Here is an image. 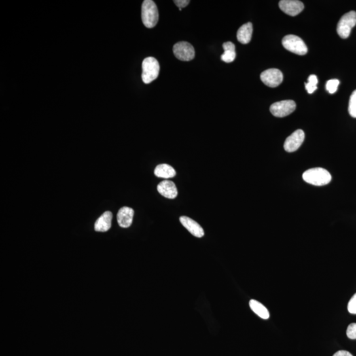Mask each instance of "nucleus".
I'll list each match as a JSON object with an SVG mask.
<instances>
[{
	"mask_svg": "<svg viewBox=\"0 0 356 356\" xmlns=\"http://www.w3.org/2000/svg\"><path fill=\"white\" fill-rule=\"evenodd\" d=\"M303 179L308 183L315 186H323L329 184L332 176L327 170L322 168H312L303 174Z\"/></svg>",
	"mask_w": 356,
	"mask_h": 356,
	"instance_id": "1",
	"label": "nucleus"
},
{
	"mask_svg": "<svg viewBox=\"0 0 356 356\" xmlns=\"http://www.w3.org/2000/svg\"><path fill=\"white\" fill-rule=\"evenodd\" d=\"M141 18L147 28L155 27L158 22L159 15L156 3L152 0H145L142 4Z\"/></svg>",
	"mask_w": 356,
	"mask_h": 356,
	"instance_id": "2",
	"label": "nucleus"
},
{
	"mask_svg": "<svg viewBox=\"0 0 356 356\" xmlns=\"http://www.w3.org/2000/svg\"><path fill=\"white\" fill-rule=\"evenodd\" d=\"M142 69V79L145 84H149L158 78L160 72V64L156 59L153 57H148L143 60Z\"/></svg>",
	"mask_w": 356,
	"mask_h": 356,
	"instance_id": "3",
	"label": "nucleus"
},
{
	"mask_svg": "<svg viewBox=\"0 0 356 356\" xmlns=\"http://www.w3.org/2000/svg\"><path fill=\"white\" fill-rule=\"evenodd\" d=\"M284 48L299 56H304L308 53V47L302 39L298 36L289 35L283 39Z\"/></svg>",
	"mask_w": 356,
	"mask_h": 356,
	"instance_id": "4",
	"label": "nucleus"
},
{
	"mask_svg": "<svg viewBox=\"0 0 356 356\" xmlns=\"http://www.w3.org/2000/svg\"><path fill=\"white\" fill-rule=\"evenodd\" d=\"M356 24V12L350 11L341 18L337 25V33L342 39L349 37L352 28Z\"/></svg>",
	"mask_w": 356,
	"mask_h": 356,
	"instance_id": "5",
	"label": "nucleus"
},
{
	"mask_svg": "<svg viewBox=\"0 0 356 356\" xmlns=\"http://www.w3.org/2000/svg\"><path fill=\"white\" fill-rule=\"evenodd\" d=\"M173 52L176 58L183 62H189L195 58L194 46L187 42H179L173 47Z\"/></svg>",
	"mask_w": 356,
	"mask_h": 356,
	"instance_id": "6",
	"label": "nucleus"
},
{
	"mask_svg": "<svg viewBox=\"0 0 356 356\" xmlns=\"http://www.w3.org/2000/svg\"><path fill=\"white\" fill-rule=\"evenodd\" d=\"M296 108L295 102L291 100L275 102L270 106V111L274 116L283 117L291 114Z\"/></svg>",
	"mask_w": 356,
	"mask_h": 356,
	"instance_id": "7",
	"label": "nucleus"
},
{
	"mask_svg": "<svg viewBox=\"0 0 356 356\" xmlns=\"http://www.w3.org/2000/svg\"><path fill=\"white\" fill-rule=\"evenodd\" d=\"M261 79L267 86L274 88L283 82V74L279 69H267L261 74Z\"/></svg>",
	"mask_w": 356,
	"mask_h": 356,
	"instance_id": "8",
	"label": "nucleus"
},
{
	"mask_svg": "<svg viewBox=\"0 0 356 356\" xmlns=\"http://www.w3.org/2000/svg\"><path fill=\"white\" fill-rule=\"evenodd\" d=\"M305 139L304 131L298 130L293 132L286 139L284 148L288 153H293L298 150L302 145Z\"/></svg>",
	"mask_w": 356,
	"mask_h": 356,
	"instance_id": "9",
	"label": "nucleus"
},
{
	"mask_svg": "<svg viewBox=\"0 0 356 356\" xmlns=\"http://www.w3.org/2000/svg\"><path fill=\"white\" fill-rule=\"evenodd\" d=\"M279 7L283 12L290 16H298L304 9V3L297 0H282Z\"/></svg>",
	"mask_w": 356,
	"mask_h": 356,
	"instance_id": "10",
	"label": "nucleus"
},
{
	"mask_svg": "<svg viewBox=\"0 0 356 356\" xmlns=\"http://www.w3.org/2000/svg\"><path fill=\"white\" fill-rule=\"evenodd\" d=\"M159 194L164 198L173 200L178 196V189L173 181L164 180L161 181L157 186Z\"/></svg>",
	"mask_w": 356,
	"mask_h": 356,
	"instance_id": "11",
	"label": "nucleus"
},
{
	"mask_svg": "<svg viewBox=\"0 0 356 356\" xmlns=\"http://www.w3.org/2000/svg\"><path fill=\"white\" fill-rule=\"evenodd\" d=\"M179 221L193 236H196L197 238H202V236H204L203 228L196 221L190 218L185 217V216H182L179 218Z\"/></svg>",
	"mask_w": 356,
	"mask_h": 356,
	"instance_id": "12",
	"label": "nucleus"
},
{
	"mask_svg": "<svg viewBox=\"0 0 356 356\" xmlns=\"http://www.w3.org/2000/svg\"><path fill=\"white\" fill-rule=\"evenodd\" d=\"M134 216V210L128 206H124L119 210L117 213V222L122 228H129L132 224Z\"/></svg>",
	"mask_w": 356,
	"mask_h": 356,
	"instance_id": "13",
	"label": "nucleus"
},
{
	"mask_svg": "<svg viewBox=\"0 0 356 356\" xmlns=\"http://www.w3.org/2000/svg\"><path fill=\"white\" fill-rule=\"evenodd\" d=\"M112 213L110 211L105 212L96 221L94 230L96 232H105L110 230L111 226Z\"/></svg>",
	"mask_w": 356,
	"mask_h": 356,
	"instance_id": "14",
	"label": "nucleus"
},
{
	"mask_svg": "<svg viewBox=\"0 0 356 356\" xmlns=\"http://www.w3.org/2000/svg\"><path fill=\"white\" fill-rule=\"evenodd\" d=\"M253 33V25L251 22L243 24L237 33V39L240 43L247 44L251 41Z\"/></svg>",
	"mask_w": 356,
	"mask_h": 356,
	"instance_id": "15",
	"label": "nucleus"
},
{
	"mask_svg": "<svg viewBox=\"0 0 356 356\" xmlns=\"http://www.w3.org/2000/svg\"><path fill=\"white\" fill-rule=\"evenodd\" d=\"M155 175L156 177L168 179L176 175V170L171 166L166 164H159L155 170Z\"/></svg>",
	"mask_w": 356,
	"mask_h": 356,
	"instance_id": "16",
	"label": "nucleus"
},
{
	"mask_svg": "<svg viewBox=\"0 0 356 356\" xmlns=\"http://www.w3.org/2000/svg\"><path fill=\"white\" fill-rule=\"evenodd\" d=\"M223 48H224V54H222L221 60L226 63H231L234 62L236 59V47L234 44L232 42H227L223 44Z\"/></svg>",
	"mask_w": 356,
	"mask_h": 356,
	"instance_id": "17",
	"label": "nucleus"
},
{
	"mask_svg": "<svg viewBox=\"0 0 356 356\" xmlns=\"http://www.w3.org/2000/svg\"><path fill=\"white\" fill-rule=\"evenodd\" d=\"M249 307L251 310L259 317L263 319H268L270 317L269 312L262 304L255 300H250Z\"/></svg>",
	"mask_w": 356,
	"mask_h": 356,
	"instance_id": "18",
	"label": "nucleus"
},
{
	"mask_svg": "<svg viewBox=\"0 0 356 356\" xmlns=\"http://www.w3.org/2000/svg\"><path fill=\"white\" fill-rule=\"evenodd\" d=\"M318 83V79L317 76L315 75H312L309 77L308 83H306V90H308L309 94H312L315 90H317V85Z\"/></svg>",
	"mask_w": 356,
	"mask_h": 356,
	"instance_id": "19",
	"label": "nucleus"
},
{
	"mask_svg": "<svg viewBox=\"0 0 356 356\" xmlns=\"http://www.w3.org/2000/svg\"><path fill=\"white\" fill-rule=\"evenodd\" d=\"M348 111L352 117L356 118V90L352 92L350 96Z\"/></svg>",
	"mask_w": 356,
	"mask_h": 356,
	"instance_id": "20",
	"label": "nucleus"
},
{
	"mask_svg": "<svg viewBox=\"0 0 356 356\" xmlns=\"http://www.w3.org/2000/svg\"><path fill=\"white\" fill-rule=\"evenodd\" d=\"M339 83H340V81L338 79H331V80L327 81L326 89L328 90L329 93L334 94L338 89Z\"/></svg>",
	"mask_w": 356,
	"mask_h": 356,
	"instance_id": "21",
	"label": "nucleus"
},
{
	"mask_svg": "<svg viewBox=\"0 0 356 356\" xmlns=\"http://www.w3.org/2000/svg\"><path fill=\"white\" fill-rule=\"evenodd\" d=\"M346 334L350 339L356 340V323H352L348 326Z\"/></svg>",
	"mask_w": 356,
	"mask_h": 356,
	"instance_id": "22",
	"label": "nucleus"
},
{
	"mask_svg": "<svg viewBox=\"0 0 356 356\" xmlns=\"http://www.w3.org/2000/svg\"><path fill=\"white\" fill-rule=\"evenodd\" d=\"M348 310L350 313L356 314V293L350 299L348 304Z\"/></svg>",
	"mask_w": 356,
	"mask_h": 356,
	"instance_id": "23",
	"label": "nucleus"
},
{
	"mask_svg": "<svg viewBox=\"0 0 356 356\" xmlns=\"http://www.w3.org/2000/svg\"><path fill=\"white\" fill-rule=\"evenodd\" d=\"M174 2L179 7V9H181L187 6L190 1L189 0H174Z\"/></svg>",
	"mask_w": 356,
	"mask_h": 356,
	"instance_id": "24",
	"label": "nucleus"
},
{
	"mask_svg": "<svg viewBox=\"0 0 356 356\" xmlns=\"http://www.w3.org/2000/svg\"><path fill=\"white\" fill-rule=\"evenodd\" d=\"M333 356H353L349 352L345 351V350H340V351H338L336 352L333 355Z\"/></svg>",
	"mask_w": 356,
	"mask_h": 356,
	"instance_id": "25",
	"label": "nucleus"
}]
</instances>
